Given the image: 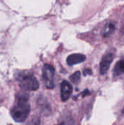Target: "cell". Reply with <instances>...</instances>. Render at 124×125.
Returning <instances> with one entry per match:
<instances>
[{"instance_id":"obj_1","label":"cell","mask_w":124,"mask_h":125,"mask_svg":"<svg viewBox=\"0 0 124 125\" xmlns=\"http://www.w3.org/2000/svg\"><path fill=\"white\" fill-rule=\"evenodd\" d=\"M28 99L29 97L26 94H21L17 97V102L10 111L12 118L16 122H23L28 118L30 113Z\"/></svg>"},{"instance_id":"obj_2","label":"cell","mask_w":124,"mask_h":125,"mask_svg":"<svg viewBox=\"0 0 124 125\" xmlns=\"http://www.w3.org/2000/svg\"><path fill=\"white\" fill-rule=\"evenodd\" d=\"M18 81L20 88L26 91H36L39 86L36 78L30 73L21 74L18 78Z\"/></svg>"},{"instance_id":"obj_3","label":"cell","mask_w":124,"mask_h":125,"mask_svg":"<svg viewBox=\"0 0 124 125\" xmlns=\"http://www.w3.org/2000/svg\"><path fill=\"white\" fill-rule=\"evenodd\" d=\"M54 68L50 64H45L42 67V78L48 89L54 87Z\"/></svg>"},{"instance_id":"obj_4","label":"cell","mask_w":124,"mask_h":125,"mask_svg":"<svg viewBox=\"0 0 124 125\" xmlns=\"http://www.w3.org/2000/svg\"><path fill=\"white\" fill-rule=\"evenodd\" d=\"M113 58L114 56L111 53H107L102 57V61L100 62V68H99V71L102 75H105L107 73V72L110 69L111 63L113 62Z\"/></svg>"},{"instance_id":"obj_5","label":"cell","mask_w":124,"mask_h":125,"mask_svg":"<svg viewBox=\"0 0 124 125\" xmlns=\"http://www.w3.org/2000/svg\"><path fill=\"white\" fill-rule=\"evenodd\" d=\"M72 92V86L67 81H63L61 84V98L63 102L67 101Z\"/></svg>"},{"instance_id":"obj_6","label":"cell","mask_w":124,"mask_h":125,"mask_svg":"<svg viewBox=\"0 0 124 125\" xmlns=\"http://www.w3.org/2000/svg\"><path fill=\"white\" fill-rule=\"evenodd\" d=\"M86 59V56L82 53H73L69 55L67 59V62L68 65L73 66L75 64H77L85 62Z\"/></svg>"},{"instance_id":"obj_7","label":"cell","mask_w":124,"mask_h":125,"mask_svg":"<svg viewBox=\"0 0 124 125\" xmlns=\"http://www.w3.org/2000/svg\"><path fill=\"white\" fill-rule=\"evenodd\" d=\"M115 30V26L113 23H107L102 30V35L104 37H107L110 35H111Z\"/></svg>"},{"instance_id":"obj_8","label":"cell","mask_w":124,"mask_h":125,"mask_svg":"<svg viewBox=\"0 0 124 125\" xmlns=\"http://www.w3.org/2000/svg\"><path fill=\"white\" fill-rule=\"evenodd\" d=\"M124 73V59L118 62L114 67V75H121Z\"/></svg>"},{"instance_id":"obj_9","label":"cell","mask_w":124,"mask_h":125,"mask_svg":"<svg viewBox=\"0 0 124 125\" xmlns=\"http://www.w3.org/2000/svg\"><path fill=\"white\" fill-rule=\"evenodd\" d=\"M80 72H79V71H77V72H75V73H73L70 77H69V78H70V80H71V81L73 83H79V81H80Z\"/></svg>"},{"instance_id":"obj_10","label":"cell","mask_w":124,"mask_h":125,"mask_svg":"<svg viewBox=\"0 0 124 125\" xmlns=\"http://www.w3.org/2000/svg\"><path fill=\"white\" fill-rule=\"evenodd\" d=\"M40 125V120L39 118H33L31 119L27 125Z\"/></svg>"},{"instance_id":"obj_11","label":"cell","mask_w":124,"mask_h":125,"mask_svg":"<svg viewBox=\"0 0 124 125\" xmlns=\"http://www.w3.org/2000/svg\"><path fill=\"white\" fill-rule=\"evenodd\" d=\"M83 75H92V71L90 69H85L83 70Z\"/></svg>"},{"instance_id":"obj_12","label":"cell","mask_w":124,"mask_h":125,"mask_svg":"<svg viewBox=\"0 0 124 125\" xmlns=\"http://www.w3.org/2000/svg\"><path fill=\"white\" fill-rule=\"evenodd\" d=\"M123 114H124V110H123Z\"/></svg>"}]
</instances>
